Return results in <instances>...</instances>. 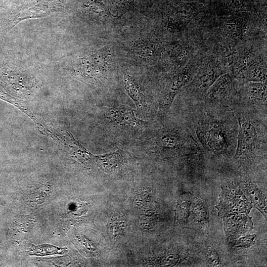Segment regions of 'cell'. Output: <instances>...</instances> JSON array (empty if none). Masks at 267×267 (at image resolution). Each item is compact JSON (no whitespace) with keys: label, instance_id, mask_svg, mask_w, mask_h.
I'll use <instances>...</instances> for the list:
<instances>
[{"label":"cell","instance_id":"obj_16","mask_svg":"<svg viewBox=\"0 0 267 267\" xmlns=\"http://www.w3.org/2000/svg\"><path fill=\"white\" fill-rule=\"evenodd\" d=\"M192 202L190 194L183 195L179 198L175 212V224H183L187 222L190 216Z\"/></svg>","mask_w":267,"mask_h":267},{"label":"cell","instance_id":"obj_5","mask_svg":"<svg viewBox=\"0 0 267 267\" xmlns=\"http://www.w3.org/2000/svg\"><path fill=\"white\" fill-rule=\"evenodd\" d=\"M233 80L228 72L220 76L208 89L204 100L232 111L239 104Z\"/></svg>","mask_w":267,"mask_h":267},{"label":"cell","instance_id":"obj_18","mask_svg":"<svg viewBox=\"0 0 267 267\" xmlns=\"http://www.w3.org/2000/svg\"><path fill=\"white\" fill-rule=\"evenodd\" d=\"M124 83L127 93L133 101L137 104L141 102L143 94L134 80L131 76L125 74Z\"/></svg>","mask_w":267,"mask_h":267},{"label":"cell","instance_id":"obj_7","mask_svg":"<svg viewBox=\"0 0 267 267\" xmlns=\"http://www.w3.org/2000/svg\"><path fill=\"white\" fill-rule=\"evenodd\" d=\"M198 68L194 62H189L171 78L163 91L162 106L164 109L171 107L179 91L191 81Z\"/></svg>","mask_w":267,"mask_h":267},{"label":"cell","instance_id":"obj_23","mask_svg":"<svg viewBox=\"0 0 267 267\" xmlns=\"http://www.w3.org/2000/svg\"><path fill=\"white\" fill-rule=\"evenodd\" d=\"M246 0H227L226 4L230 9H241L246 5Z\"/></svg>","mask_w":267,"mask_h":267},{"label":"cell","instance_id":"obj_11","mask_svg":"<svg viewBox=\"0 0 267 267\" xmlns=\"http://www.w3.org/2000/svg\"><path fill=\"white\" fill-rule=\"evenodd\" d=\"M247 29V23L240 17L232 16L226 19L221 27L222 35L229 41L241 40Z\"/></svg>","mask_w":267,"mask_h":267},{"label":"cell","instance_id":"obj_12","mask_svg":"<svg viewBox=\"0 0 267 267\" xmlns=\"http://www.w3.org/2000/svg\"><path fill=\"white\" fill-rule=\"evenodd\" d=\"M266 62L259 58L248 66L236 79L244 81H267Z\"/></svg>","mask_w":267,"mask_h":267},{"label":"cell","instance_id":"obj_4","mask_svg":"<svg viewBox=\"0 0 267 267\" xmlns=\"http://www.w3.org/2000/svg\"><path fill=\"white\" fill-rule=\"evenodd\" d=\"M226 73L225 68L218 59L212 58L199 67L188 84L189 95L197 101L204 100L207 91L215 81Z\"/></svg>","mask_w":267,"mask_h":267},{"label":"cell","instance_id":"obj_2","mask_svg":"<svg viewBox=\"0 0 267 267\" xmlns=\"http://www.w3.org/2000/svg\"><path fill=\"white\" fill-rule=\"evenodd\" d=\"M232 112L238 123L234 160L249 164L259 154L266 155L267 112L241 106Z\"/></svg>","mask_w":267,"mask_h":267},{"label":"cell","instance_id":"obj_1","mask_svg":"<svg viewBox=\"0 0 267 267\" xmlns=\"http://www.w3.org/2000/svg\"><path fill=\"white\" fill-rule=\"evenodd\" d=\"M189 108L187 127L202 150L217 156L235 152L238 123L232 111L205 100Z\"/></svg>","mask_w":267,"mask_h":267},{"label":"cell","instance_id":"obj_14","mask_svg":"<svg viewBox=\"0 0 267 267\" xmlns=\"http://www.w3.org/2000/svg\"><path fill=\"white\" fill-rule=\"evenodd\" d=\"M110 116L115 123L122 126H135L140 122L135 117L134 110L127 106L110 109Z\"/></svg>","mask_w":267,"mask_h":267},{"label":"cell","instance_id":"obj_15","mask_svg":"<svg viewBox=\"0 0 267 267\" xmlns=\"http://www.w3.org/2000/svg\"><path fill=\"white\" fill-rule=\"evenodd\" d=\"M98 166L105 172L115 170L122 163L123 154L121 150L95 156Z\"/></svg>","mask_w":267,"mask_h":267},{"label":"cell","instance_id":"obj_9","mask_svg":"<svg viewBox=\"0 0 267 267\" xmlns=\"http://www.w3.org/2000/svg\"><path fill=\"white\" fill-rule=\"evenodd\" d=\"M222 219L225 234L229 241L237 239L254 228L252 219L248 214H235Z\"/></svg>","mask_w":267,"mask_h":267},{"label":"cell","instance_id":"obj_8","mask_svg":"<svg viewBox=\"0 0 267 267\" xmlns=\"http://www.w3.org/2000/svg\"><path fill=\"white\" fill-rule=\"evenodd\" d=\"M203 5L198 2H182L175 5L167 16L168 26L181 30L200 12Z\"/></svg>","mask_w":267,"mask_h":267},{"label":"cell","instance_id":"obj_3","mask_svg":"<svg viewBox=\"0 0 267 267\" xmlns=\"http://www.w3.org/2000/svg\"><path fill=\"white\" fill-rule=\"evenodd\" d=\"M221 187L219 202L215 206L218 211V217L223 218L235 214L250 213L253 206L241 190L238 181H227Z\"/></svg>","mask_w":267,"mask_h":267},{"label":"cell","instance_id":"obj_17","mask_svg":"<svg viewBox=\"0 0 267 267\" xmlns=\"http://www.w3.org/2000/svg\"><path fill=\"white\" fill-rule=\"evenodd\" d=\"M68 251L66 247H58L49 244L32 245L29 249L31 256H44L47 255L64 254Z\"/></svg>","mask_w":267,"mask_h":267},{"label":"cell","instance_id":"obj_13","mask_svg":"<svg viewBox=\"0 0 267 267\" xmlns=\"http://www.w3.org/2000/svg\"><path fill=\"white\" fill-rule=\"evenodd\" d=\"M190 216L196 224L204 228L210 226L209 210L206 201L202 199H193Z\"/></svg>","mask_w":267,"mask_h":267},{"label":"cell","instance_id":"obj_20","mask_svg":"<svg viewBox=\"0 0 267 267\" xmlns=\"http://www.w3.org/2000/svg\"><path fill=\"white\" fill-rule=\"evenodd\" d=\"M256 236V234H248L238 238L236 243V247L247 248L253 245L255 243Z\"/></svg>","mask_w":267,"mask_h":267},{"label":"cell","instance_id":"obj_22","mask_svg":"<svg viewBox=\"0 0 267 267\" xmlns=\"http://www.w3.org/2000/svg\"><path fill=\"white\" fill-rule=\"evenodd\" d=\"M179 259V256L178 254H171L166 257L162 261L163 266L172 267L177 264Z\"/></svg>","mask_w":267,"mask_h":267},{"label":"cell","instance_id":"obj_19","mask_svg":"<svg viewBox=\"0 0 267 267\" xmlns=\"http://www.w3.org/2000/svg\"><path fill=\"white\" fill-rule=\"evenodd\" d=\"M206 258L208 264L211 267H219L221 261L219 253L213 248H209L206 254Z\"/></svg>","mask_w":267,"mask_h":267},{"label":"cell","instance_id":"obj_21","mask_svg":"<svg viewBox=\"0 0 267 267\" xmlns=\"http://www.w3.org/2000/svg\"><path fill=\"white\" fill-rule=\"evenodd\" d=\"M111 221L110 225L115 235L121 234L125 227V220L122 217H117Z\"/></svg>","mask_w":267,"mask_h":267},{"label":"cell","instance_id":"obj_10","mask_svg":"<svg viewBox=\"0 0 267 267\" xmlns=\"http://www.w3.org/2000/svg\"><path fill=\"white\" fill-rule=\"evenodd\" d=\"M239 183L241 190L252 204L253 207L259 210L267 218L266 197L259 187L253 182L247 180H240Z\"/></svg>","mask_w":267,"mask_h":267},{"label":"cell","instance_id":"obj_6","mask_svg":"<svg viewBox=\"0 0 267 267\" xmlns=\"http://www.w3.org/2000/svg\"><path fill=\"white\" fill-rule=\"evenodd\" d=\"M237 93L239 106L267 112V81H245Z\"/></svg>","mask_w":267,"mask_h":267}]
</instances>
